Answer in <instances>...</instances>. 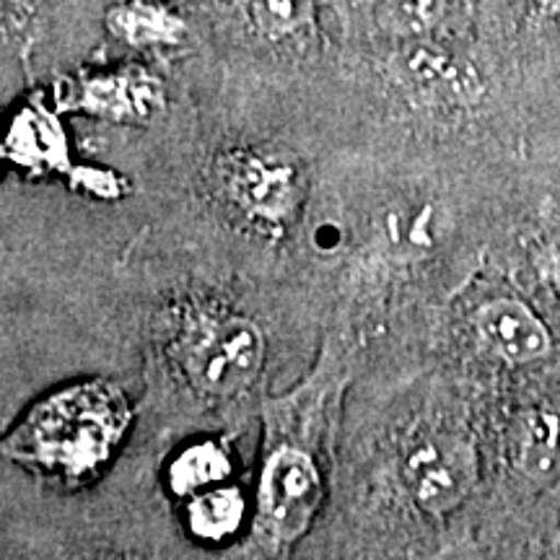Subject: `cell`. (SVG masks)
I'll list each match as a JSON object with an SVG mask.
<instances>
[{
	"label": "cell",
	"mask_w": 560,
	"mask_h": 560,
	"mask_svg": "<svg viewBox=\"0 0 560 560\" xmlns=\"http://www.w3.org/2000/svg\"><path fill=\"white\" fill-rule=\"evenodd\" d=\"M122 392L107 382H86L39 402L5 441L13 459L68 478L94 472L128 429Z\"/></svg>",
	"instance_id": "cell-1"
},
{
	"label": "cell",
	"mask_w": 560,
	"mask_h": 560,
	"mask_svg": "<svg viewBox=\"0 0 560 560\" xmlns=\"http://www.w3.org/2000/svg\"><path fill=\"white\" fill-rule=\"evenodd\" d=\"M262 366V335L247 319H221L200 327L187 348L192 382L210 395H234Z\"/></svg>",
	"instance_id": "cell-2"
},
{
	"label": "cell",
	"mask_w": 560,
	"mask_h": 560,
	"mask_svg": "<svg viewBox=\"0 0 560 560\" xmlns=\"http://www.w3.org/2000/svg\"><path fill=\"white\" fill-rule=\"evenodd\" d=\"M322 501V480L310 454L278 450L262 470L260 503L265 524L278 540L291 542L304 535Z\"/></svg>",
	"instance_id": "cell-3"
},
{
	"label": "cell",
	"mask_w": 560,
	"mask_h": 560,
	"mask_svg": "<svg viewBox=\"0 0 560 560\" xmlns=\"http://www.w3.org/2000/svg\"><path fill=\"white\" fill-rule=\"evenodd\" d=\"M405 480L416 501L429 511H452L475 482L472 450L452 436L420 441L405 462Z\"/></svg>",
	"instance_id": "cell-4"
},
{
	"label": "cell",
	"mask_w": 560,
	"mask_h": 560,
	"mask_svg": "<svg viewBox=\"0 0 560 560\" xmlns=\"http://www.w3.org/2000/svg\"><path fill=\"white\" fill-rule=\"evenodd\" d=\"M161 83L138 68L81 75L60 91L66 107L120 122L151 117L161 107Z\"/></svg>",
	"instance_id": "cell-5"
},
{
	"label": "cell",
	"mask_w": 560,
	"mask_h": 560,
	"mask_svg": "<svg viewBox=\"0 0 560 560\" xmlns=\"http://www.w3.org/2000/svg\"><path fill=\"white\" fill-rule=\"evenodd\" d=\"M475 330L495 359L524 366L548 359L552 335L520 299H493L475 314Z\"/></svg>",
	"instance_id": "cell-6"
},
{
	"label": "cell",
	"mask_w": 560,
	"mask_h": 560,
	"mask_svg": "<svg viewBox=\"0 0 560 560\" xmlns=\"http://www.w3.org/2000/svg\"><path fill=\"white\" fill-rule=\"evenodd\" d=\"M107 30L130 47H174L187 24L164 0H122L109 9Z\"/></svg>",
	"instance_id": "cell-7"
},
{
	"label": "cell",
	"mask_w": 560,
	"mask_h": 560,
	"mask_svg": "<svg viewBox=\"0 0 560 560\" xmlns=\"http://www.w3.org/2000/svg\"><path fill=\"white\" fill-rule=\"evenodd\" d=\"M511 462L524 478L548 480L560 470V412L529 410L511 433Z\"/></svg>",
	"instance_id": "cell-8"
},
{
	"label": "cell",
	"mask_w": 560,
	"mask_h": 560,
	"mask_svg": "<svg viewBox=\"0 0 560 560\" xmlns=\"http://www.w3.org/2000/svg\"><path fill=\"white\" fill-rule=\"evenodd\" d=\"M190 529L202 540H226L244 520V495L236 488H213L198 495L187 511Z\"/></svg>",
	"instance_id": "cell-9"
},
{
	"label": "cell",
	"mask_w": 560,
	"mask_h": 560,
	"mask_svg": "<svg viewBox=\"0 0 560 560\" xmlns=\"http://www.w3.org/2000/svg\"><path fill=\"white\" fill-rule=\"evenodd\" d=\"M234 187L247 208L265 215H278L289 206L291 174L262 161H244L242 166H236Z\"/></svg>",
	"instance_id": "cell-10"
},
{
	"label": "cell",
	"mask_w": 560,
	"mask_h": 560,
	"mask_svg": "<svg viewBox=\"0 0 560 560\" xmlns=\"http://www.w3.org/2000/svg\"><path fill=\"white\" fill-rule=\"evenodd\" d=\"M231 472V462L226 452L221 450L213 441H202L190 450H185L174 459L170 470L172 490L179 495L192 493V490L219 486L221 480H226Z\"/></svg>",
	"instance_id": "cell-11"
},
{
	"label": "cell",
	"mask_w": 560,
	"mask_h": 560,
	"mask_svg": "<svg viewBox=\"0 0 560 560\" xmlns=\"http://www.w3.org/2000/svg\"><path fill=\"white\" fill-rule=\"evenodd\" d=\"M257 32L268 39H289L314 19L317 0H242Z\"/></svg>",
	"instance_id": "cell-12"
},
{
	"label": "cell",
	"mask_w": 560,
	"mask_h": 560,
	"mask_svg": "<svg viewBox=\"0 0 560 560\" xmlns=\"http://www.w3.org/2000/svg\"><path fill=\"white\" fill-rule=\"evenodd\" d=\"M380 11L387 30L420 37L429 34L444 16V0H382Z\"/></svg>",
	"instance_id": "cell-13"
},
{
	"label": "cell",
	"mask_w": 560,
	"mask_h": 560,
	"mask_svg": "<svg viewBox=\"0 0 560 560\" xmlns=\"http://www.w3.org/2000/svg\"><path fill=\"white\" fill-rule=\"evenodd\" d=\"M548 278H550L552 291H556V296L560 299V249L552 252L550 265H548Z\"/></svg>",
	"instance_id": "cell-14"
},
{
	"label": "cell",
	"mask_w": 560,
	"mask_h": 560,
	"mask_svg": "<svg viewBox=\"0 0 560 560\" xmlns=\"http://www.w3.org/2000/svg\"><path fill=\"white\" fill-rule=\"evenodd\" d=\"M540 5L548 13H552V11H558L560 9V0H540Z\"/></svg>",
	"instance_id": "cell-15"
}]
</instances>
